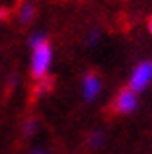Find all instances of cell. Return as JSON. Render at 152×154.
<instances>
[{"instance_id": "9c48e42d", "label": "cell", "mask_w": 152, "mask_h": 154, "mask_svg": "<svg viewBox=\"0 0 152 154\" xmlns=\"http://www.w3.org/2000/svg\"><path fill=\"white\" fill-rule=\"evenodd\" d=\"M148 31H150V35H152V16L148 18Z\"/></svg>"}, {"instance_id": "6da1fadb", "label": "cell", "mask_w": 152, "mask_h": 154, "mask_svg": "<svg viewBox=\"0 0 152 154\" xmlns=\"http://www.w3.org/2000/svg\"><path fill=\"white\" fill-rule=\"evenodd\" d=\"M30 47H33V61H30V73L35 79H43L47 77V71L51 67V61H53V51H51V45L45 38V35H35L33 41H30Z\"/></svg>"}, {"instance_id": "277c9868", "label": "cell", "mask_w": 152, "mask_h": 154, "mask_svg": "<svg viewBox=\"0 0 152 154\" xmlns=\"http://www.w3.org/2000/svg\"><path fill=\"white\" fill-rule=\"evenodd\" d=\"M99 89H101V81H99V77L95 75V73H87L85 79H83V97L87 101H91L99 93Z\"/></svg>"}, {"instance_id": "8992f818", "label": "cell", "mask_w": 152, "mask_h": 154, "mask_svg": "<svg viewBox=\"0 0 152 154\" xmlns=\"http://www.w3.org/2000/svg\"><path fill=\"white\" fill-rule=\"evenodd\" d=\"M51 85H53V81L49 77H43V79H39V85H37V89H35V93L39 95V93H43V91H49Z\"/></svg>"}, {"instance_id": "7a4b0ae2", "label": "cell", "mask_w": 152, "mask_h": 154, "mask_svg": "<svg viewBox=\"0 0 152 154\" xmlns=\"http://www.w3.org/2000/svg\"><path fill=\"white\" fill-rule=\"evenodd\" d=\"M152 81V61H142L136 65V69L130 75V83L128 87L132 91L140 93L142 89H146V85Z\"/></svg>"}, {"instance_id": "3957f363", "label": "cell", "mask_w": 152, "mask_h": 154, "mask_svg": "<svg viewBox=\"0 0 152 154\" xmlns=\"http://www.w3.org/2000/svg\"><path fill=\"white\" fill-rule=\"evenodd\" d=\"M136 106H138V93L132 91L130 87L120 89V93H118V97H116V101H114L116 112H118V114H132V112L136 109Z\"/></svg>"}, {"instance_id": "5b68a950", "label": "cell", "mask_w": 152, "mask_h": 154, "mask_svg": "<svg viewBox=\"0 0 152 154\" xmlns=\"http://www.w3.org/2000/svg\"><path fill=\"white\" fill-rule=\"evenodd\" d=\"M33 16H35V6L33 4H23V8H20V23H29Z\"/></svg>"}, {"instance_id": "52a82bcc", "label": "cell", "mask_w": 152, "mask_h": 154, "mask_svg": "<svg viewBox=\"0 0 152 154\" xmlns=\"http://www.w3.org/2000/svg\"><path fill=\"white\" fill-rule=\"evenodd\" d=\"M99 142H101V134H95V136L91 138V144H93V146H99Z\"/></svg>"}, {"instance_id": "30bf717a", "label": "cell", "mask_w": 152, "mask_h": 154, "mask_svg": "<svg viewBox=\"0 0 152 154\" xmlns=\"http://www.w3.org/2000/svg\"><path fill=\"white\" fill-rule=\"evenodd\" d=\"M35 154H43V152H41V150H37V152H35Z\"/></svg>"}, {"instance_id": "ba28073f", "label": "cell", "mask_w": 152, "mask_h": 154, "mask_svg": "<svg viewBox=\"0 0 152 154\" xmlns=\"http://www.w3.org/2000/svg\"><path fill=\"white\" fill-rule=\"evenodd\" d=\"M6 16H8V12L4 10V8H0V18H6Z\"/></svg>"}]
</instances>
